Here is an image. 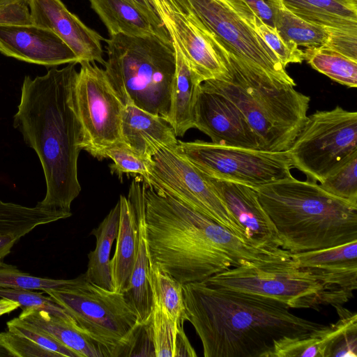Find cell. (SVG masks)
Listing matches in <instances>:
<instances>
[{
    "label": "cell",
    "mask_w": 357,
    "mask_h": 357,
    "mask_svg": "<svg viewBox=\"0 0 357 357\" xmlns=\"http://www.w3.org/2000/svg\"><path fill=\"white\" fill-rule=\"evenodd\" d=\"M76 63L52 67L32 79L25 76L13 126L40 161L46 194L41 208L72 215L70 206L81 191L77 160L83 132L77 115L74 86Z\"/></svg>",
    "instance_id": "6da1fadb"
},
{
    "label": "cell",
    "mask_w": 357,
    "mask_h": 357,
    "mask_svg": "<svg viewBox=\"0 0 357 357\" xmlns=\"http://www.w3.org/2000/svg\"><path fill=\"white\" fill-rule=\"evenodd\" d=\"M186 321L204 357H271L277 343L305 336L326 325L296 316L275 299L213 285H182Z\"/></svg>",
    "instance_id": "7a4b0ae2"
},
{
    "label": "cell",
    "mask_w": 357,
    "mask_h": 357,
    "mask_svg": "<svg viewBox=\"0 0 357 357\" xmlns=\"http://www.w3.org/2000/svg\"><path fill=\"white\" fill-rule=\"evenodd\" d=\"M144 198L151 264L181 284L239 266L222 251L229 238L226 227L144 183Z\"/></svg>",
    "instance_id": "3957f363"
},
{
    "label": "cell",
    "mask_w": 357,
    "mask_h": 357,
    "mask_svg": "<svg viewBox=\"0 0 357 357\" xmlns=\"http://www.w3.org/2000/svg\"><path fill=\"white\" fill-rule=\"evenodd\" d=\"M282 249L298 253L357 241V205L293 176L255 188Z\"/></svg>",
    "instance_id": "277c9868"
},
{
    "label": "cell",
    "mask_w": 357,
    "mask_h": 357,
    "mask_svg": "<svg viewBox=\"0 0 357 357\" xmlns=\"http://www.w3.org/2000/svg\"><path fill=\"white\" fill-rule=\"evenodd\" d=\"M215 43L229 75L204 81L202 86L225 96L238 108L261 150L288 151L307 122L310 97L238 61L215 39Z\"/></svg>",
    "instance_id": "5b68a950"
},
{
    "label": "cell",
    "mask_w": 357,
    "mask_h": 357,
    "mask_svg": "<svg viewBox=\"0 0 357 357\" xmlns=\"http://www.w3.org/2000/svg\"><path fill=\"white\" fill-rule=\"evenodd\" d=\"M105 72L124 105L167 119L176 70L172 43L155 35L117 34L105 39Z\"/></svg>",
    "instance_id": "8992f818"
},
{
    "label": "cell",
    "mask_w": 357,
    "mask_h": 357,
    "mask_svg": "<svg viewBox=\"0 0 357 357\" xmlns=\"http://www.w3.org/2000/svg\"><path fill=\"white\" fill-rule=\"evenodd\" d=\"M45 292L73 319L77 329L101 345L109 357L131 356L142 331L122 292L89 282L84 273L61 289Z\"/></svg>",
    "instance_id": "52a82bcc"
},
{
    "label": "cell",
    "mask_w": 357,
    "mask_h": 357,
    "mask_svg": "<svg viewBox=\"0 0 357 357\" xmlns=\"http://www.w3.org/2000/svg\"><path fill=\"white\" fill-rule=\"evenodd\" d=\"M231 289L275 299L289 308L342 305L349 300L327 289L313 275L295 266L289 258L264 264L231 267L205 280Z\"/></svg>",
    "instance_id": "ba28073f"
},
{
    "label": "cell",
    "mask_w": 357,
    "mask_h": 357,
    "mask_svg": "<svg viewBox=\"0 0 357 357\" xmlns=\"http://www.w3.org/2000/svg\"><path fill=\"white\" fill-rule=\"evenodd\" d=\"M287 151L293 168L321 183L357 155V112L338 105L316 111Z\"/></svg>",
    "instance_id": "9c48e42d"
},
{
    "label": "cell",
    "mask_w": 357,
    "mask_h": 357,
    "mask_svg": "<svg viewBox=\"0 0 357 357\" xmlns=\"http://www.w3.org/2000/svg\"><path fill=\"white\" fill-rule=\"evenodd\" d=\"M176 149L203 174L253 188L292 177L287 151L271 152L202 140H178Z\"/></svg>",
    "instance_id": "30bf717a"
},
{
    "label": "cell",
    "mask_w": 357,
    "mask_h": 357,
    "mask_svg": "<svg viewBox=\"0 0 357 357\" xmlns=\"http://www.w3.org/2000/svg\"><path fill=\"white\" fill-rule=\"evenodd\" d=\"M215 39L238 61L273 79L296 85L250 20L227 0H181Z\"/></svg>",
    "instance_id": "8fae6325"
},
{
    "label": "cell",
    "mask_w": 357,
    "mask_h": 357,
    "mask_svg": "<svg viewBox=\"0 0 357 357\" xmlns=\"http://www.w3.org/2000/svg\"><path fill=\"white\" fill-rule=\"evenodd\" d=\"M75 86V100L82 128V150L104 159L105 151L122 141L124 105L111 85L105 70L95 62L82 61Z\"/></svg>",
    "instance_id": "7c38bea8"
},
{
    "label": "cell",
    "mask_w": 357,
    "mask_h": 357,
    "mask_svg": "<svg viewBox=\"0 0 357 357\" xmlns=\"http://www.w3.org/2000/svg\"><path fill=\"white\" fill-rule=\"evenodd\" d=\"M151 160L145 184L206 215L247 242L242 229L215 190L176 148L161 149Z\"/></svg>",
    "instance_id": "4fadbf2b"
},
{
    "label": "cell",
    "mask_w": 357,
    "mask_h": 357,
    "mask_svg": "<svg viewBox=\"0 0 357 357\" xmlns=\"http://www.w3.org/2000/svg\"><path fill=\"white\" fill-rule=\"evenodd\" d=\"M171 40L179 47L191 70L202 83L229 75L213 35L181 0H151Z\"/></svg>",
    "instance_id": "5bb4252c"
},
{
    "label": "cell",
    "mask_w": 357,
    "mask_h": 357,
    "mask_svg": "<svg viewBox=\"0 0 357 357\" xmlns=\"http://www.w3.org/2000/svg\"><path fill=\"white\" fill-rule=\"evenodd\" d=\"M201 173L241 227L249 244L276 253H290L281 248L275 228L255 188Z\"/></svg>",
    "instance_id": "9a60e30c"
},
{
    "label": "cell",
    "mask_w": 357,
    "mask_h": 357,
    "mask_svg": "<svg viewBox=\"0 0 357 357\" xmlns=\"http://www.w3.org/2000/svg\"><path fill=\"white\" fill-rule=\"evenodd\" d=\"M194 126L217 144L260 149L258 138L238 108L225 96L200 86Z\"/></svg>",
    "instance_id": "2e32d148"
},
{
    "label": "cell",
    "mask_w": 357,
    "mask_h": 357,
    "mask_svg": "<svg viewBox=\"0 0 357 357\" xmlns=\"http://www.w3.org/2000/svg\"><path fill=\"white\" fill-rule=\"evenodd\" d=\"M32 24L59 36L82 61L105 65L102 41L105 38L84 24L61 0H28Z\"/></svg>",
    "instance_id": "e0dca14e"
},
{
    "label": "cell",
    "mask_w": 357,
    "mask_h": 357,
    "mask_svg": "<svg viewBox=\"0 0 357 357\" xmlns=\"http://www.w3.org/2000/svg\"><path fill=\"white\" fill-rule=\"evenodd\" d=\"M0 53L47 67L79 62L59 36L34 24L0 25Z\"/></svg>",
    "instance_id": "ac0fdd59"
},
{
    "label": "cell",
    "mask_w": 357,
    "mask_h": 357,
    "mask_svg": "<svg viewBox=\"0 0 357 357\" xmlns=\"http://www.w3.org/2000/svg\"><path fill=\"white\" fill-rule=\"evenodd\" d=\"M293 264L313 275L329 291L348 300L357 288V241L340 245L291 253Z\"/></svg>",
    "instance_id": "d6986e66"
},
{
    "label": "cell",
    "mask_w": 357,
    "mask_h": 357,
    "mask_svg": "<svg viewBox=\"0 0 357 357\" xmlns=\"http://www.w3.org/2000/svg\"><path fill=\"white\" fill-rule=\"evenodd\" d=\"M128 199L136 217L138 242L136 260L123 294L138 315L142 326L149 324L153 305L150 282V257L146 238L144 182L138 176L132 182Z\"/></svg>",
    "instance_id": "ffe728a7"
},
{
    "label": "cell",
    "mask_w": 357,
    "mask_h": 357,
    "mask_svg": "<svg viewBox=\"0 0 357 357\" xmlns=\"http://www.w3.org/2000/svg\"><path fill=\"white\" fill-rule=\"evenodd\" d=\"M122 141L137 153L151 159L160 149L176 148L174 130L164 117L133 105H124L121 117Z\"/></svg>",
    "instance_id": "44dd1931"
},
{
    "label": "cell",
    "mask_w": 357,
    "mask_h": 357,
    "mask_svg": "<svg viewBox=\"0 0 357 357\" xmlns=\"http://www.w3.org/2000/svg\"><path fill=\"white\" fill-rule=\"evenodd\" d=\"M176 59V70L167 120L177 137H183L195 128V107L201 82L191 70L177 44L172 40Z\"/></svg>",
    "instance_id": "7402d4cb"
},
{
    "label": "cell",
    "mask_w": 357,
    "mask_h": 357,
    "mask_svg": "<svg viewBox=\"0 0 357 357\" xmlns=\"http://www.w3.org/2000/svg\"><path fill=\"white\" fill-rule=\"evenodd\" d=\"M93 10L106 26L109 36L155 35L164 38L147 14L133 0H89Z\"/></svg>",
    "instance_id": "603a6c76"
},
{
    "label": "cell",
    "mask_w": 357,
    "mask_h": 357,
    "mask_svg": "<svg viewBox=\"0 0 357 357\" xmlns=\"http://www.w3.org/2000/svg\"><path fill=\"white\" fill-rule=\"evenodd\" d=\"M300 18L329 31L357 32V0H282Z\"/></svg>",
    "instance_id": "cb8c5ba5"
},
{
    "label": "cell",
    "mask_w": 357,
    "mask_h": 357,
    "mask_svg": "<svg viewBox=\"0 0 357 357\" xmlns=\"http://www.w3.org/2000/svg\"><path fill=\"white\" fill-rule=\"evenodd\" d=\"M120 215L114 254L111 259L114 290L123 291L136 260L138 231L134 208L128 198L120 196Z\"/></svg>",
    "instance_id": "d4e9b609"
},
{
    "label": "cell",
    "mask_w": 357,
    "mask_h": 357,
    "mask_svg": "<svg viewBox=\"0 0 357 357\" xmlns=\"http://www.w3.org/2000/svg\"><path fill=\"white\" fill-rule=\"evenodd\" d=\"M19 317L46 332L79 357H109L105 349L74 325L45 310L24 308Z\"/></svg>",
    "instance_id": "484cf974"
},
{
    "label": "cell",
    "mask_w": 357,
    "mask_h": 357,
    "mask_svg": "<svg viewBox=\"0 0 357 357\" xmlns=\"http://www.w3.org/2000/svg\"><path fill=\"white\" fill-rule=\"evenodd\" d=\"M119 215L118 202L98 227L91 231L96 238V247L88 255L89 262L84 273L89 282L108 290H114L110 252L118 232Z\"/></svg>",
    "instance_id": "4316f807"
},
{
    "label": "cell",
    "mask_w": 357,
    "mask_h": 357,
    "mask_svg": "<svg viewBox=\"0 0 357 357\" xmlns=\"http://www.w3.org/2000/svg\"><path fill=\"white\" fill-rule=\"evenodd\" d=\"M68 218L67 214L36 206L27 207L0 200V234L22 237L38 226Z\"/></svg>",
    "instance_id": "83f0119b"
},
{
    "label": "cell",
    "mask_w": 357,
    "mask_h": 357,
    "mask_svg": "<svg viewBox=\"0 0 357 357\" xmlns=\"http://www.w3.org/2000/svg\"><path fill=\"white\" fill-rule=\"evenodd\" d=\"M274 28L286 41L305 48L325 47L329 31L294 15L282 3L275 20Z\"/></svg>",
    "instance_id": "f1b7e54d"
},
{
    "label": "cell",
    "mask_w": 357,
    "mask_h": 357,
    "mask_svg": "<svg viewBox=\"0 0 357 357\" xmlns=\"http://www.w3.org/2000/svg\"><path fill=\"white\" fill-rule=\"evenodd\" d=\"M304 60L317 71L349 88L357 86V61L326 47L305 48Z\"/></svg>",
    "instance_id": "f546056e"
},
{
    "label": "cell",
    "mask_w": 357,
    "mask_h": 357,
    "mask_svg": "<svg viewBox=\"0 0 357 357\" xmlns=\"http://www.w3.org/2000/svg\"><path fill=\"white\" fill-rule=\"evenodd\" d=\"M150 282L153 299L158 301L176 322L186 321L183 287L158 266L150 264Z\"/></svg>",
    "instance_id": "4dcf8cb0"
},
{
    "label": "cell",
    "mask_w": 357,
    "mask_h": 357,
    "mask_svg": "<svg viewBox=\"0 0 357 357\" xmlns=\"http://www.w3.org/2000/svg\"><path fill=\"white\" fill-rule=\"evenodd\" d=\"M149 330L154 356L176 357L177 341L183 325L174 321L167 311L153 300Z\"/></svg>",
    "instance_id": "1f68e13d"
},
{
    "label": "cell",
    "mask_w": 357,
    "mask_h": 357,
    "mask_svg": "<svg viewBox=\"0 0 357 357\" xmlns=\"http://www.w3.org/2000/svg\"><path fill=\"white\" fill-rule=\"evenodd\" d=\"M335 334L333 324L296 338L277 343L271 357H325Z\"/></svg>",
    "instance_id": "d6a6232c"
},
{
    "label": "cell",
    "mask_w": 357,
    "mask_h": 357,
    "mask_svg": "<svg viewBox=\"0 0 357 357\" xmlns=\"http://www.w3.org/2000/svg\"><path fill=\"white\" fill-rule=\"evenodd\" d=\"M109 158L113 162L109 165L110 172L121 178L123 174L139 175L144 181L147 179L151 158H146L137 153L123 142L108 147L104 152V159Z\"/></svg>",
    "instance_id": "836d02e7"
},
{
    "label": "cell",
    "mask_w": 357,
    "mask_h": 357,
    "mask_svg": "<svg viewBox=\"0 0 357 357\" xmlns=\"http://www.w3.org/2000/svg\"><path fill=\"white\" fill-rule=\"evenodd\" d=\"M319 185L331 195L357 205V155L334 170Z\"/></svg>",
    "instance_id": "e575fe53"
},
{
    "label": "cell",
    "mask_w": 357,
    "mask_h": 357,
    "mask_svg": "<svg viewBox=\"0 0 357 357\" xmlns=\"http://www.w3.org/2000/svg\"><path fill=\"white\" fill-rule=\"evenodd\" d=\"M69 280H58L31 275L16 266L0 261V287L29 290L61 289Z\"/></svg>",
    "instance_id": "d590c367"
},
{
    "label": "cell",
    "mask_w": 357,
    "mask_h": 357,
    "mask_svg": "<svg viewBox=\"0 0 357 357\" xmlns=\"http://www.w3.org/2000/svg\"><path fill=\"white\" fill-rule=\"evenodd\" d=\"M0 297L17 302L20 307L22 309L35 308L45 310L66 320L77 328L72 317L49 295L45 296L42 293L29 289L0 287Z\"/></svg>",
    "instance_id": "8d00e7d4"
},
{
    "label": "cell",
    "mask_w": 357,
    "mask_h": 357,
    "mask_svg": "<svg viewBox=\"0 0 357 357\" xmlns=\"http://www.w3.org/2000/svg\"><path fill=\"white\" fill-rule=\"evenodd\" d=\"M254 24L258 33L285 68L290 63H301L304 61L303 50L284 40L274 27L264 24L257 16H255Z\"/></svg>",
    "instance_id": "74e56055"
},
{
    "label": "cell",
    "mask_w": 357,
    "mask_h": 357,
    "mask_svg": "<svg viewBox=\"0 0 357 357\" xmlns=\"http://www.w3.org/2000/svg\"><path fill=\"white\" fill-rule=\"evenodd\" d=\"M6 325L8 331L29 338L41 347L59 354L60 357H79L48 333L19 317L8 321Z\"/></svg>",
    "instance_id": "f35d334b"
},
{
    "label": "cell",
    "mask_w": 357,
    "mask_h": 357,
    "mask_svg": "<svg viewBox=\"0 0 357 357\" xmlns=\"http://www.w3.org/2000/svg\"><path fill=\"white\" fill-rule=\"evenodd\" d=\"M0 347L14 357H60L38 345L29 338L10 331L0 332Z\"/></svg>",
    "instance_id": "ab89813d"
},
{
    "label": "cell",
    "mask_w": 357,
    "mask_h": 357,
    "mask_svg": "<svg viewBox=\"0 0 357 357\" xmlns=\"http://www.w3.org/2000/svg\"><path fill=\"white\" fill-rule=\"evenodd\" d=\"M325 357H357V314L353 312L328 348Z\"/></svg>",
    "instance_id": "60d3db41"
},
{
    "label": "cell",
    "mask_w": 357,
    "mask_h": 357,
    "mask_svg": "<svg viewBox=\"0 0 357 357\" xmlns=\"http://www.w3.org/2000/svg\"><path fill=\"white\" fill-rule=\"evenodd\" d=\"M28 0H9L0 4V25H31Z\"/></svg>",
    "instance_id": "b9f144b4"
},
{
    "label": "cell",
    "mask_w": 357,
    "mask_h": 357,
    "mask_svg": "<svg viewBox=\"0 0 357 357\" xmlns=\"http://www.w3.org/2000/svg\"><path fill=\"white\" fill-rule=\"evenodd\" d=\"M329 33L325 47L357 61V32L329 31Z\"/></svg>",
    "instance_id": "7bdbcfd3"
},
{
    "label": "cell",
    "mask_w": 357,
    "mask_h": 357,
    "mask_svg": "<svg viewBox=\"0 0 357 357\" xmlns=\"http://www.w3.org/2000/svg\"><path fill=\"white\" fill-rule=\"evenodd\" d=\"M264 24L274 27L282 0H240Z\"/></svg>",
    "instance_id": "ee69618b"
},
{
    "label": "cell",
    "mask_w": 357,
    "mask_h": 357,
    "mask_svg": "<svg viewBox=\"0 0 357 357\" xmlns=\"http://www.w3.org/2000/svg\"><path fill=\"white\" fill-rule=\"evenodd\" d=\"M149 17L165 40L172 42L171 38L158 15L151 0H133Z\"/></svg>",
    "instance_id": "f6af8a7d"
},
{
    "label": "cell",
    "mask_w": 357,
    "mask_h": 357,
    "mask_svg": "<svg viewBox=\"0 0 357 357\" xmlns=\"http://www.w3.org/2000/svg\"><path fill=\"white\" fill-rule=\"evenodd\" d=\"M21 237L13 234H0V261L10 252L14 244Z\"/></svg>",
    "instance_id": "bcb514c9"
},
{
    "label": "cell",
    "mask_w": 357,
    "mask_h": 357,
    "mask_svg": "<svg viewBox=\"0 0 357 357\" xmlns=\"http://www.w3.org/2000/svg\"><path fill=\"white\" fill-rule=\"evenodd\" d=\"M20 306V304L15 301L1 298L0 299V316L14 311Z\"/></svg>",
    "instance_id": "7dc6e473"
},
{
    "label": "cell",
    "mask_w": 357,
    "mask_h": 357,
    "mask_svg": "<svg viewBox=\"0 0 357 357\" xmlns=\"http://www.w3.org/2000/svg\"><path fill=\"white\" fill-rule=\"evenodd\" d=\"M231 4H234L237 2L238 0H227Z\"/></svg>",
    "instance_id": "c3c4849f"
},
{
    "label": "cell",
    "mask_w": 357,
    "mask_h": 357,
    "mask_svg": "<svg viewBox=\"0 0 357 357\" xmlns=\"http://www.w3.org/2000/svg\"><path fill=\"white\" fill-rule=\"evenodd\" d=\"M9 0H0V4Z\"/></svg>",
    "instance_id": "681fc988"
}]
</instances>
